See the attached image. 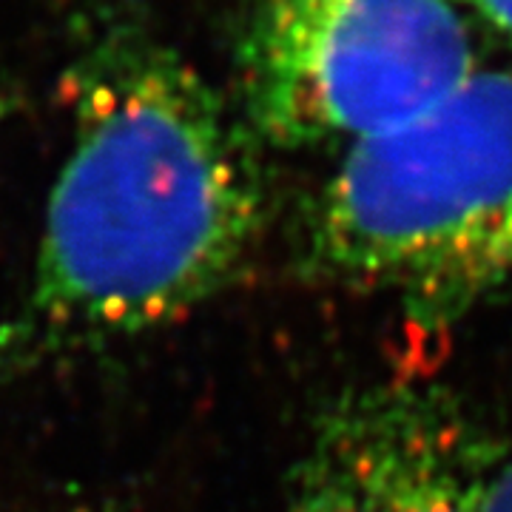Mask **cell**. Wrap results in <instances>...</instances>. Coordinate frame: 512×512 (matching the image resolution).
<instances>
[{"instance_id": "obj_5", "label": "cell", "mask_w": 512, "mask_h": 512, "mask_svg": "<svg viewBox=\"0 0 512 512\" xmlns=\"http://www.w3.org/2000/svg\"><path fill=\"white\" fill-rule=\"evenodd\" d=\"M461 9H470L493 32L512 40V0H456Z\"/></svg>"}, {"instance_id": "obj_3", "label": "cell", "mask_w": 512, "mask_h": 512, "mask_svg": "<svg viewBox=\"0 0 512 512\" xmlns=\"http://www.w3.org/2000/svg\"><path fill=\"white\" fill-rule=\"evenodd\" d=\"M456 0H251L242 123L276 148L356 146L439 106L476 69Z\"/></svg>"}, {"instance_id": "obj_1", "label": "cell", "mask_w": 512, "mask_h": 512, "mask_svg": "<svg viewBox=\"0 0 512 512\" xmlns=\"http://www.w3.org/2000/svg\"><path fill=\"white\" fill-rule=\"evenodd\" d=\"M72 146L0 376L183 319L248 265L265 222L254 134L185 57L109 23L69 74Z\"/></svg>"}, {"instance_id": "obj_2", "label": "cell", "mask_w": 512, "mask_h": 512, "mask_svg": "<svg viewBox=\"0 0 512 512\" xmlns=\"http://www.w3.org/2000/svg\"><path fill=\"white\" fill-rule=\"evenodd\" d=\"M305 265L441 328L512 288V72H476L396 131L345 148Z\"/></svg>"}, {"instance_id": "obj_4", "label": "cell", "mask_w": 512, "mask_h": 512, "mask_svg": "<svg viewBox=\"0 0 512 512\" xmlns=\"http://www.w3.org/2000/svg\"><path fill=\"white\" fill-rule=\"evenodd\" d=\"M501 464L493 433L447 387L365 384L316 419L288 512H484Z\"/></svg>"}, {"instance_id": "obj_6", "label": "cell", "mask_w": 512, "mask_h": 512, "mask_svg": "<svg viewBox=\"0 0 512 512\" xmlns=\"http://www.w3.org/2000/svg\"><path fill=\"white\" fill-rule=\"evenodd\" d=\"M484 512H512V458H504L501 470L493 481Z\"/></svg>"}]
</instances>
